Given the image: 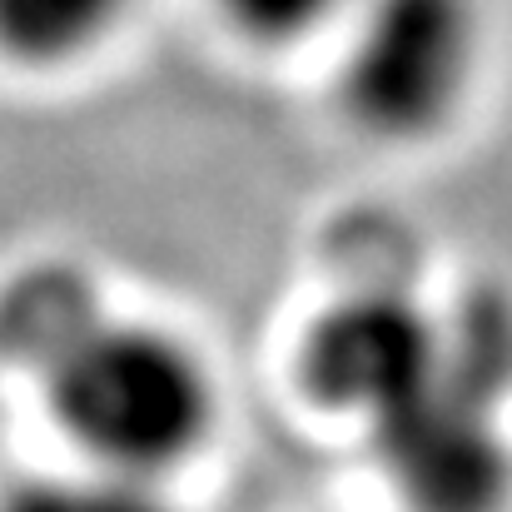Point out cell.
<instances>
[{"label":"cell","mask_w":512,"mask_h":512,"mask_svg":"<svg viewBox=\"0 0 512 512\" xmlns=\"http://www.w3.org/2000/svg\"><path fill=\"white\" fill-rule=\"evenodd\" d=\"M35 373L50 423L80 463L170 483L214 438V368L155 319L95 309Z\"/></svg>","instance_id":"1"},{"label":"cell","mask_w":512,"mask_h":512,"mask_svg":"<svg viewBox=\"0 0 512 512\" xmlns=\"http://www.w3.org/2000/svg\"><path fill=\"white\" fill-rule=\"evenodd\" d=\"M478 55V0H358L339 75L343 110L378 140H423L458 115Z\"/></svg>","instance_id":"2"},{"label":"cell","mask_w":512,"mask_h":512,"mask_svg":"<svg viewBox=\"0 0 512 512\" xmlns=\"http://www.w3.org/2000/svg\"><path fill=\"white\" fill-rule=\"evenodd\" d=\"M368 433L403 512H508L512 448L498 403L453 383L443 363L423 393Z\"/></svg>","instance_id":"3"},{"label":"cell","mask_w":512,"mask_h":512,"mask_svg":"<svg viewBox=\"0 0 512 512\" xmlns=\"http://www.w3.org/2000/svg\"><path fill=\"white\" fill-rule=\"evenodd\" d=\"M443 363V319L393 289H358L329 304L299 348L304 388L368 428L403 408L438 378Z\"/></svg>","instance_id":"4"},{"label":"cell","mask_w":512,"mask_h":512,"mask_svg":"<svg viewBox=\"0 0 512 512\" xmlns=\"http://www.w3.org/2000/svg\"><path fill=\"white\" fill-rule=\"evenodd\" d=\"M135 0H0V55L25 70H65L110 45Z\"/></svg>","instance_id":"5"},{"label":"cell","mask_w":512,"mask_h":512,"mask_svg":"<svg viewBox=\"0 0 512 512\" xmlns=\"http://www.w3.org/2000/svg\"><path fill=\"white\" fill-rule=\"evenodd\" d=\"M95 309L100 304L85 289V279H75L65 269L20 274L0 299V343L15 363H25L35 373Z\"/></svg>","instance_id":"6"},{"label":"cell","mask_w":512,"mask_h":512,"mask_svg":"<svg viewBox=\"0 0 512 512\" xmlns=\"http://www.w3.org/2000/svg\"><path fill=\"white\" fill-rule=\"evenodd\" d=\"M0 512H179L170 483L135 478L95 463L55 468V473H25L0 488Z\"/></svg>","instance_id":"7"},{"label":"cell","mask_w":512,"mask_h":512,"mask_svg":"<svg viewBox=\"0 0 512 512\" xmlns=\"http://www.w3.org/2000/svg\"><path fill=\"white\" fill-rule=\"evenodd\" d=\"M348 5L353 0H219L224 20L254 45H299Z\"/></svg>","instance_id":"8"}]
</instances>
